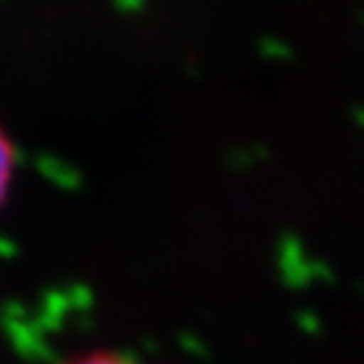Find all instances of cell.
Listing matches in <instances>:
<instances>
[{"mask_svg":"<svg viewBox=\"0 0 364 364\" xmlns=\"http://www.w3.org/2000/svg\"><path fill=\"white\" fill-rule=\"evenodd\" d=\"M13 147L8 142V136L0 129V198L6 195L8 182H11V172H13Z\"/></svg>","mask_w":364,"mask_h":364,"instance_id":"obj_1","label":"cell"},{"mask_svg":"<svg viewBox=\"0 0 364 364\" xmlns=\"http://www.w3.org/2000/svg\"><path fill=\"white\" fill-rule=\"evenodd\" d=\"M76 364H139V362H132V359L122 357V354H94V357H86Z\"/></svg>","mask_w":364,"mask_h":364,"instance_id":"obj_2","label":"cell"}]
</instances>
